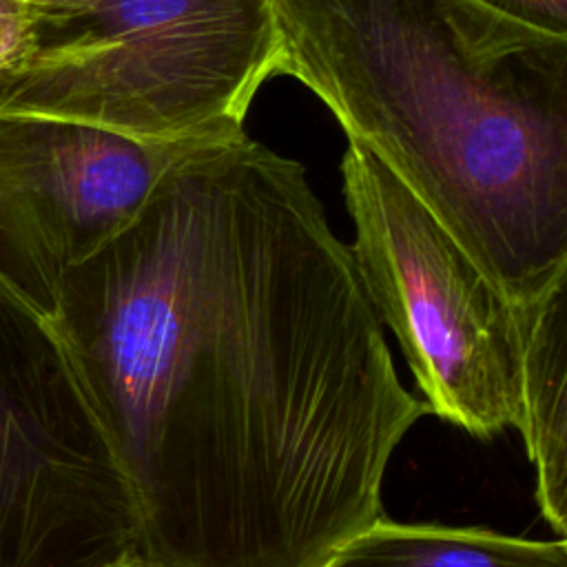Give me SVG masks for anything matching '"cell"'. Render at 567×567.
Returning <instances> with one entry per match:
<instances>
[{
  "instance_id": "cell-1",
  "label": "cell",
  "mask_w": 567,
  "mask_h": 567,
  "mask_svg": "<svg viewBox=\"0 0 567 567\" xmlns=\"http://www.w3.org/2000/svg\"><path fill=\"white\" fill-rule=\"evenodd\" d=\"M51 321L153 567H323L427 414L306 168L248 135L182 153Z\"/></svg>"
},
{
  "instance_id": "cell-2",
  "label": "cell",
  "mask_w": 567,
  "mask_h": 567,
  "mask_svg": "<svg viewBox=\"0 0 567 567\" xmlns=\"http://www.w3.org/2000/svg\"><path fill=\"white\" fill-rule=\"evenodd\" d=\"M315 93L512 301L567 277V35L474 0H270Z\"/></svg>"
},
{
  "instance_id": "cell-3",
  "label": "cell",
  "mask_w": 567,
  "mask_h": 567,
  "mask_svg": "<svg viewBox=\"0 0 567 567\" xmlns=\"http://www.w3.org/2000/svg\"><path fill=\"white\" fill-rule=\"evenodd\" d=\"M270 0H95L38 20V49L0 80V113L202 146L246 135V113L279 75Z\"/></svg>"
},
{
  "instance_id": "cell-4",
  "label": "cell",
  "mask_w": 567,
  "mask_h": 567,
  "mask_svg": "<svg viewBox=\"0 0 567 567\" xmlns=\"http://www.w3.org/2000/svg\"><path fill=\"white\" fill-rule=\"evenodd\" d=\"M350 246L379 321L396 337L430 414L489 439L518 419L514 303L370 151L341 159Z\"/></svg>"
},
{
  "instance_id": "cell-5",
  "label": "cell",
  "mask_w": 567,
  "mask_h": 567,
  "mask_svg": "<svg viewBox=\"0 0 567 567\" xmlns=\"http://www.w3.org/2000/svg\"><path fill=\"white\" fill-rule=\"evenodd\" d=\"M140 518L55 323L0 281V567L142 558Z\"/></svg>"
},
{
  "instance_id": "cell-6",
  "label": "cell",
  "mask_w": 567,
  "mask_h": 567,
  "mask_svg": "<svg viewBox=\"0 0 567 567\" xmlns=\"http://www.w3.org/2000/svg\"><path fill=\"white\" fill-rule=\"evenodd\" d=\"M188 148L0 113V281L51 319L64 272L124 230Z\"/></svg>"
},
{
  "instance_id": "cell-7",
  "label": "cell",
  "mask_w": 567,
  "mask_h": 567,
  "mask_svg": "<svg viewBox=\"0 0 567 567\" xmlns=\"http://www.w3.org/2000/svg\"><path fill=\"white\" fill-rule=\"evenodd\" d=\"M520 339L518 419L536 474V503L549 527L567 532V277L514 303Z\"/></svg>"
},
{
  "instance_id": "cell-8",
  "label": "cell",
  "mask_w": 567,
  "mask_h": 567,
  "mask_svg": "<svg viewBox=\"0 0 567 567\" xmlns=\"http://www.w3.org/2000/svg\"><path fill=\"white\" fill-rule=\"evenodd\" d=\"M323 567H567L565 538L529 540L481 527L396 523L379 516Z\"/></svg>"
},
{
  "instance_id": "cell-9",
  "label": "cell",
  "mask_w": 567,
  "mask_h": 567,
  "mask_svg": "<svg viewBox=\"0 0 567 567\" xmlns=\"http://www.w3.org/2000/svg\"><path fill=\"white\" fill-rule=\"evenodd\" d=\"M38 49V16L20 0H0V80L20 71Z\"/></svg>"
},
{
  "instance_id": "cell-10",
  "label": "cell",
  "mask_w": 567,
  "mask_h": 567,
  "mask_svg": "<svg viewBox=\"0 0 567 567\" xmlns=\"http://www.w3.org/2000/svg\"><path fill=\"white\" fill-rule=\"evenodd\" d=\"M527 27L567 35V0H474Z\"/></svg>"
},
{
  "instance_id": "cell-11",
  "label": "cell",
  "mask_w": 567,
  "mask_h": 567,
  "mask_svg": "<svg viewBox=\"0 0 567 567\" xmlns=\"http://www.w3.org/2000/svg\"><path fill=\"white\" fill-rule=\"evenodd\" d=\"M20 2L27 4L29 9H33L38 20H47V18H58V16L80 11L89 4H93L95 0H20Z\"/></svg>"
},
{
  "instance_id": "cell-12",
  "label": "cell",
  "mask_w": 567,
  "mask_h": 567,
  "mask_svg": "<svg viewBox=\"0 0 567 567\" xmlns=\"http://www.w3.org/2000/svg\"><path fill=\"white\" fill-rule=\"evenodd\" d=\"M109 567H153V565H148L142 558H135V560H122V563H115V565H109Z\"/></svg>"
}]
</instances>
